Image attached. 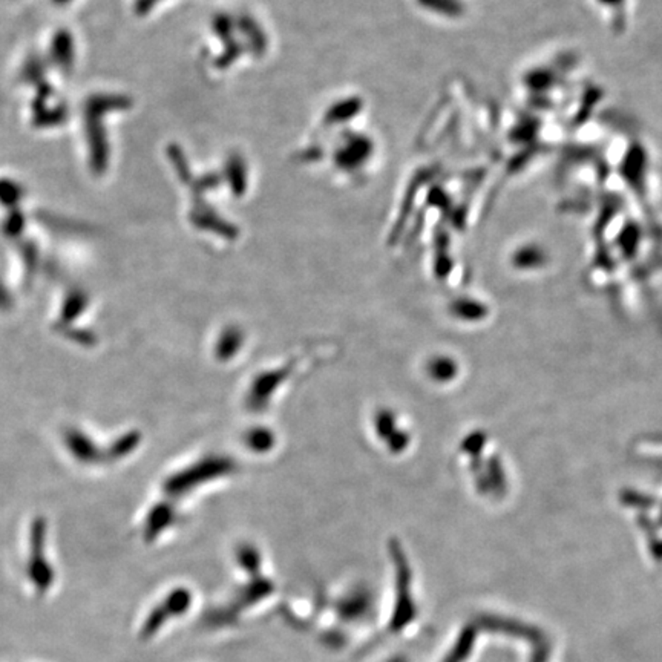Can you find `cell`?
I'll return each instance as SVG.
<instances>
[{
  "mask_svg": "<svg viewBox=\"0 0 662 662\" xmlns=\"http://www.w3.org/2000/svg\"><path fill=\"white\" fill-rule=\"evenodd\" d=\"M46 526L42 518H37L31 526V543H29V558L26 574L38 594H46L54 584V569L45 555Z\"/></svg>",
  "mask_w": 662,
  "mask_h": 662,
  "instance_id": "6da1fadb",
  "label": "cell"
},
{
  "mask_svg": "<svg viewBox=\"0 0 662 662\" xmlns=\"http://www.w3.org/2000/svg\"><path fill=\"white\" fill-rule=\"evenodd\" d=\"M192 596L185 589H177L170 592L165 599L150 610L146 619L143 621L140 636L143 639H150L158 630L162 629L169 619L182 615L190 607Z\"/></svg>",
  "mask_w": 662,
  "mask_h": 662,
  "instance_id": "7a4b0ae2",
  "label": "cell"
},
{
  "mask_svg": "<svg viewBox=\"0 0 662 662\" xmlns=\"http://www.w3.org/2000/svg\"><path fill=\"white\" fill-rule=\"evenodd\" d=\"M66 445L69 448V451L73 452V455L78 458L80 462L94 463L100 458L98 450H97V446L93 443V440L77 430L66 433Z\"/></svg>",
  "mask_w": 662,
  "mask_h": 662,
  "instance_id": "3957f363",
  "label": "cell"
},
{
  "mask_svg": "<svg viewBox=\"0 0 662 662\" xmlns=\"http://www.w3.org/2000/svg\"><path fill=\"white\" fill-rule=\"evenodd\" d=\"M138 442H140L138 434L137 433H129V434H126L125 437H121V439H118L114 443L112 450L109 451V455L112 458L125 457V455H128V452H130L132 450H135Z\"/></svg>",
  "mask_w": 662,
  "mask_h": 662,
  "instance_id": "277c9868",
  "label": "cell"
},
{
  "mask_svg": "<svg viewBox=\"0 0 662 662\" xmlns=\"http://www.w3.org/2000/svg\"><path fill=\"white\" fill-rule=\"evenodd\" d=\"M85 296L81 293H73L71 296L66 299L65 307H63V319H73L76 316L83 310L85 307Z\"/></svg>",
  "mask_w": 662,
  "mask_h": 662,
  "instance_id": "5b68a950",
  "label": "cell"
},
{
  "mask_svg": "<svg viewBox=\"0 0 662 662\" xmlns=\"http://www.w3.org/2000/svg\"><path fill=\"white\" fill-rule=\"evenodd\" d=\"M9 304H11V299H9V294L5 290V287L0 284V309H8Z\"/></svg>",
  "mask_w": 662,
  "mask_h": 662,
  "instance_id": "8992f818",
  "label": "cell"
}]
</instances>
